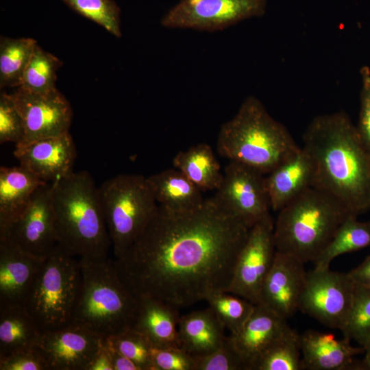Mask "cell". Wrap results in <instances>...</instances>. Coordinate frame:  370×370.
<instances>
[{"label": "cell", "mask_w": 370, "mask_h": 370, "mask_svg": "<svg viewBox=\"0 0 370 370\" xmlns=\"http://www.w3.org/2000/svg\"><path fill=\"white\" fill-rule=\"evenodd\" d=\"M249 230L213 197L185 211L158 205L143 232L113 262L138 299L186 308L226 291Z\"/></svg>", "instance_id": "obj_1"}, {"label": "cell", "mask_w": 370, "mask_h": 370, "mask_svg": "<svg viewBox=\"0 0 370 370\" xmlns=\"http://www.w3.org/2000/svg\"><path fill=\"white\" fill-rule=\"evenodd\" d=\"M303 143L314 163V187L336 198L356 216L370 208V154L346 113L314 117Z\"/></svg>", "instance_id": "obj_2"}, {"label": "cell", "mask_w": 370, "mask_h": 370, "mask_svg": "<svg viewBox=\"0 0 370 370\" xmlns=\"http://www.w3.org/2000/svg\"><path fill=\"white\" fill-rule=\"evenodd\" d=\"M52 184L58 244L79 259H108L111 241L98 186L90 173L73 172Z\"/></svg>", "instance_id": "obj_3"}, {"label": "cell", "mask_w": 370, "mask_h": 370, "mask_svg": "<svg viewBox=\"0 0 370 370\" xmlns=\"http://www.w3.org/2000/svg\"><path fill=\"white\" fill-rule=\"evenodd\" d=\"M300 147L256 97L249 96L236 114L222 124L217 140L219 153L267 175Z\"/></svg>", "instance_id": "obj_4"}, {"label": "cell", "mask_w": 370, "mask_h": 370, "mask_svg": "<svg viewBox=\"0 0 370 370\" xmlns=\"http://www.w3.org/2000/svg\"><path fill=\"white\" fill-rule=\"evenodd\" d=\"M278 212L273 229L276 250L304 264L320 256L341 223L353 214L336 198L314 186Z\"/></svg>", "instance_id": "obj_5"}, {"label": "cell", "mask_w": 370, "mask_h": 370, "mask_svg": "<svg viewBox=\"0 0 370 370\" xmlns=\"http://www.w3.org/2000/svg\"><path fill=\"white\" fill-rule=\"evenodd\" d=\"M82 287L71 323L106 338L134 326L138 299L119 278L113 259H79Z\"/></svg>", "instance_id": "obj_6"}, {"label": "cell", "mask_w": 370, "mask_h": 370, "mask_svg": "<svg viewBox=\"0 0 370 370\" xmlns=\"http://www.w3.org/2000/svg\"><path fill=\"white\" fill-rule=\"evenodd\" d=\"M82 287L80 260L58 244L45 258L24 303L40 330L72 322Z\"/></svg>", "instance_id": "obj_7"}, {"label": "cell", "mask_w": 370, "mask_h": 370, "mask_svg": "<svg viewBox=\"0 0 370 370\" xmlns=\"http://www.w3.org/2000/svg\"><path fill=\"white\" fill-rule=\"evenodd\" d=\"M114 258L123 254L143 232L158 209L147 177L120 174L98 186Z\"/></svg>", "instance_id": "obj_8"}, {"label": "cell", "mask_w": 370, "mask_h": 370, "mask_svg": "<svg viewBox=\"0 0 370 370\" xmlns=\"http://www.w3.org/2000/svg\"><path fill=\"white\" fill-rule=\"evenodd\" d=\"M266 8V0H179L160 23L169 29L215 32L262 16Z\"/></svg>", "instance_id": "obj_9"}, {"label": "cell", "mask_w": 370, "mask_h": 370, "mask_svg": "<svg viewBox=\"0 0 370 370\" xmlns=\"http://www.w3.org/2000/svg\"><path fill=\"white\" fill-rule=\"evenodd\" d=\"M355 282L348 273L315 269L307 272L299 310L321 324L342 330L352 308Z\"/></svg>", "instance_id": "obj_10"}, {"label": "cell", "mask_w": 370, "mask_h": 370, "mask_svg": "<svg viewBox=\"0 0 370 370\" xmlns=\"http://www.w3.org/2000/svg\"><path fill=\"white\" fill-rule=\"evenodd\" d=\"M213 197L249 228L271 219L265 175L241 163L225 166Z\"/></svg>", "instance_id": "obj_11"}, {"label": "cell", "mask_w": 370, "mask_h": 370, "mask_svg": "<svg viewBox=\"0 0 370 370\" xmlns=\"http://www.w3.org/2000/svg\"><path fill=\"white\" fill-rule=\"evenodd\" d=\"M273 229L272 219L250 228L226 292L244 297L255 305L258 304L262 284L276 253Z\"/></svg>", "instance_id": "obj_12"}, {"label": "cell", "mask_w": 370, "mask_h": 370, "mask_svg": "<svg viewBox=\"0 0 370 370\" xmlns=\"http://www.w3.org/2000/svg\"><path fill=\"white\" fill-rule=\"evenodd\" d=\"M53 184L40 186L26 209L2 233L23 251L45 258L58 244L55 228Z\"/></svg>", "instance_id": "obj_13"}, {"label": "cell", "mask_w": 370, "mask_h": 370, "mask_svg": "<svg viewBox=\"0 0 370 370\" xmlns=\"http://www.w3.org/2000/svg\"><path fill=\"white\" fill-rule=\"evenodd\" d=\"M25 130L23 143L69 132L73 111L69 102L56 88L36 93L21 87L12 93Z\"/></svg>", "instance_id": "obj_14"}, {"label": "cell", "mask_w": 370, "mask_h": 370, "mask_svg": "<svg viewBox=\"0 0 370 370\" xmlns=\"http://www.w3.org/2000/svg\"><path fill=\"white\" fill-rule=\"evenodd\" d=\"M103 337L75 323L44 331L36 345L49 370H86Z\"/></svg>", "instance_id": "obj_15"}, {"label": "cell", "mask_w": 370, "mask_h": 370, "mask_svg": "<svg viewBox=\"0 0 370 370\" xmlns=\"http://www.w3.org/2000/svg\"><path fill=\"white\" fill-rule=\"evenodd\" d=\"M76 148L69 132L15 145L13 154L21 166L40 180L55 183L73 173Z\"/></svg>", "instance_id": "obj_16"}, {"label": "cell", "mask_w": 370, "mask_h": 370, "mask_svg": "<svg viewBox=\"0 0 370 370\" xmlns=\"http://www.w3.org/2000/svg\"><path fill=\"white\" fill-rule=\"evenodd\" d=\"M306 273L304 263L276 250L273 265L262 284L258 304L286 319L290 318L299 310Z\"/></svg>", "instance_id": "obj_17"}, {"label": "cell", "mask_w": 370, "mask_h": 370, "mask_svg": "<svg viewBox=\"0 0 370 370\" xmlns=\"http://www.w3.org/2000/svg\"><path fill=\"white\" fill-rule=\"evenodd\" d=\"M350 339H338L333 334L307 330L299 334L301 369H364L354 357L365 352L364 347H354Z\"/></svg>", "instance_id": "obj_18"}, {"label": "cell", "mask_w": 370, "mask_h": 370, "mask_svg": "<svg viewBox=\"0 0 370 370\" xmlns=\"http://www.w3.org/2000/svg\"><path fill=\"white\" fill-rule=\"evenodd\" d=\"M45 258L0 238V303L24 304Z\"/></svg>", "instance_id": "obj_19"}, {"label": "cell", "mask_w": 370, "mask_h": 370, "mask_svg": "<svg viewBox=\"0 0 370 370\" xmlns=\"http://www.w3.org/2000/svg\"><path fill=\"white\" fill-rule=\"evenodd\" d=\"M295 332L286 319L257 304L241 331L230 336L247 369L251 370L254 361L269 346Z\"/></svg>", "instance_id": "obj_20"}, {"label": "cell", "mask_w": 370, "mask_h": 370, "mask_svg": "<svg viewBox=\"0 0 370 370\" xmlns=\"http://www.w3.org/2000/svg\"><path fill=\"white\" fill-rule=\"evenodd\" d=\"M314 166L303 148L282 162L266 176L271 207L279 211L307 189L314 186Z\"/></svg>", "instance_id": "obj_21"}, {"label": "cell", "mask_w": 370, "mask_h": 370, "mask_svg": "<svg viewBox=\"0 0 370 370\" xmlns=\"http://www.w3.org/2000/svg\"><path fill=\"white\" fill-rule=\"evenodd\" d=\"M178 309L161 301L139 299L133 328L140 332L152 347H181L178 332Z\"/></svg>", "instance_id": "obj_22"}, {"label": "cell", "mask_w": 370, "mask_h": 370, "mask_svg": "<svg viewBox=\"0 0 370 370\" xmlns=\"http://www.w3.org/2000/svg\"><path fill=\"white\" fill-rule=\"evenodd\" d=\"M45 183L21 165L0 167V233L24 212L34 192Z\"/></svg>", "instance_id": "obj_23"}, {"label": "cell", "mask_w": 370, "mask_h": 370, "mask_svg": "<svg viewBox=\"0 0 370 370\" xmlns=\"http://www.w3.org/2000/svg\"><path fill=\"white\" fill-rule=\"evenodd\" d=\"M225 326L209 307L180 316L178 332L181 348L193 356L207 355L225 341Z\"/></svg>", "instance_id": "obj_24"}, {"label": "cell", "mask_w": 370, "mask_h": 370, "mask_svg": "<svg viewBox=\"0 0 370 370\" xmlns=\"http://www.w3.org/2000/svg\"><path fill=\"white\" fill-rule=\"evenodd\" d=\"M42 332L24 304L0 303V358L35 347Z\"/></svg>", "instance_id": "obj_25"}, {"label": "cell", "mask_w": 370, "mask_h": 370, "mask_svg": "<svg viewBox=\"0 0 370 370\" xmlns=\"http://www.w3.org/2000/svg\"><path fill=\"white\" fill-rule=\"evenodd\" d=\"M158 205L173 211H185L201 206L203 193L176 168L165 169L147 177Z\"/></svg>", "instance_id": "obj_26"}, {"label": "cell", "mask_w": 370, "mask_h": 370, "mask_svg": "<svg viewBox=\"0 0 370 370\" xmlns=\"http://www.w3.org/2000/svg\"><path fill=\"white\" fill-rule=\"evenodd\" d=\"M173 164L202 192L216 190L223 180V173L214 151L205 143L179 151L173 159Z\"/></svg>", "instance_id": "obj_27"}, {"label": "cell", "mask_w": 370, "mask_h": 370, "mask_svg": "<svg viewBox=\"0 0 370 370\" xmlns=\"http://www.w3.org/2000/svg\"><path fill=\"white\" fill-rule=\"evenodd\" d=\"M350 214L341 223L332 239L313 262L315 269L329 268L338 256L370 246V221L360 222Z\"/></svg>", "instance_id": "obj_28"}, {"label": "cell", "mask_w": 370, "mask_h": 370, "mask_svg": "<svg viewBox=\"0 0 370 370\" xmlns=\"http://www.w3.org/2000/svg\"><path fill=\"white\" fill-rule=\"evenodd\" d=\"M37 45L30 38H0V88L19 87Z\"/></svg>", "instance_id": "obj_29"}, {"label": "cell", "mask_w": 370, "mask_h": 370, "mask_svg": "<svg viewBox=\"0 0 370 370\" xmlns=\"http://www.w3.org/2000/svg\"><path fill=\"white\" fill-rule=\"evenodd\" d=\"M62 64L58 58L37 45L20 87L36 93H47L56 89L57 71Z\"/></svg>", "instance_id": "obj_30"}, {"label": "cell", "mask_w": 370, "mask_h": 370, "mask_svg": "<svg viewBox=\"0 0 370 370\" xmlns=\"http://www.w3.org/2000/svg\"><path fill=\"white\" fill-rule=\"evenodd\" d=\"M205 300L232 335L241 331L255 307L245 298L226 291L213 292Z\"/></svg>", "instance_id": "obj_31"}, {"label": "cell", "mask_w": 370, "mask_h": 370, "mask_svg": "<svg viewBox=\"0 0 370 370\" xmlns=\"http://www.w3.org/2000/svg\"><path fill=\"white\" fill-rule=\"evenodd\" d=\"M299 334L281 338L269 346L254 361L251 370H301Z\"/></svg>", "instance_id": "obj_32"}, {"label": "cell", "mask_w": 370, "mask_h": 370, "mask_svg": "<svg viewBox=\"0 0 370 370\" xmlns=\"http://www.w3.org/2000/svg\"><path fill=\"white\" fill-rule=\"evenodd\" d=\"M341 331L362 347L370 338V286L355 283L352 308Z\"/></svg>", "instance_id": "obj_33"}, {"label": "cell", "mask_w": 370, "mask_h": 370, "mask_svg": "<svg viewBox=\"0 0 370 370\" xmlns=\"http://www.w3.org/2000/svg\"><path fill=\"white\" fill-rule=\"evenodd\" d=\"M83 16L103 27L113 36L120 38L121 10L113 0H62Z\"/></svg>", "instance_id": "obj_34"}, {"label": "cell", "mask_w": 370, "mask_h": 370, "mask_svg": "<svg viewBox=\"0 0 370 370\" xmlns=\"http://www.w3.org/2000/svg\"><path fill=\"white\" fill-rule=\"evenodd\" d=\"M105 338L110 346L133 361L140 370H153L151 345L133 327Z\"/></svg>", "instance_id": "obj_35"}, {"label": "cell", "mask_w": 370, "mask_h": 370, "mask_svg": "<svg viewBox=\"0 0 370 370\" xmlns=\"http://www.w3.org/2000/svg\"><path fill=\"white\" fill-rule=\"evenodd\" d=\"M193 359L194 370H248L230 336L212 352Z\"/></svg>", "instance_id": "obj_36"}, {"label": "cell", "mask_w": 370, "mask_h": 370, "mask_svg": "<svg viewBox=\"0 0 370 370\" xmlns=\"http://www.w3.org/2000/svg\"><path fill=\"white\" fill-rule=\"evenodd\" d=\"M25 130L22 117L16 106L12 94L0 95V143H23Z\"/></svg>", "instance_id": "obj_37"}, {"label": "cell", "mask_w": 370, "mask_h": 370, "mask_svg": "<svg viewBox=\"0 0 370 370\" xmlns=\"http://www.w3.org/2000/svg\"><path fill=\"white\" fill-rule=\"evenodd\" d=\"M153 370H194L193 356L181 347L151 349Z\"/></svg>", "instance_id": "obj_38"}, {"label": "cell", "mask_w": 370, "mask_h": 370, "mask_svg": "<svg viewBox=\"0 0 370 370\" xmlns=\"http://www.w3.org/2000/svg\"><path fill=\"white\" fill-rule=\"evenodd\" d=\"M0 370L49 369L45 360L35 347L0 358Z\"/></svg>", "instance_id": "obj_39"}, {"label": "cell", "mask_w": 370, "mask_h": 370, "mask_svg": "<svg viewBox=\"0 0 370 370\" xmlns=\"http://www.w3.org/2000/svg\"><path fill=\"white\" fill-rule=\"evenodd\" d=\"M364 86L361 93V106L358 126L356 127L360 138L370 154V82L367 71L362 73Z\"/></svg>", "instance_id": "obj_40"}, {"label": "cell", "mask_w": 370, "mask_h": 370, "mask_svg": "<svg viewBox=\"0 0 370 370\" xmlns=\"http://www.w3.org/2000/svg\"><path fill=\"white\" fill-rule=\"evenodd\" d=\"M104 343L108 349L114 370H140L133 361L110 346L105 338Z\"/></svg>", "instance_id": "obj_41"}, {"label": "cell", "mask_w": 370, "mask_h": 370, "mask_svg": "<svg viewBox=\"0 0 370 370\" xmlns=\"http://www.w3.org/2000/svg\"><path fill=\"white\" fill-rule=\"evenodd\" d=\"M86 370H114L104 338L101 348L88 365Z\"/></svg>", "instance_id": "obj_42"}, {"label": "cell", "mask_w": 370, "mask_h": 370, "mask_svg": "<svg viewBox=\"0 0 370 370\" xmlns=\"http://www.w3.org/2000/svg\"><path fill=\"white\" fill-rule=\"evenodd\" d=\"M347 273L355 283L370 286V255L359 266Z\"/></svg>", "instance_id": "obj_43"}, {"label": "cell", "mask_w": 370, "mask_h": 370, "mask_svg": "<svg viewBox=\"0 0 370 370\" xmlns=\"http://www.w3.org/2000/svg\"><path fill=\"white\" fill-rule=\"evenodd\" d=\"M365 356L362 361L363 369L370 370V338L364 345Z\"/></svg>", "instance_id": "obj_44"}, {"label": "cell", "mask_w": 370, "mask_h": 370, "mask_svg": "<svg viewBox=\"0 0 370 370\" xmlns=\"http://www.w3.org/2000/svg\"><path fill=\"white\" fill-rule=\"evenodd\" d=\"M367 78H368L369 81L370 82V76L369 75V73H367Z\"/></svg>", "instance_id": "obj_45"}]
</instances>
